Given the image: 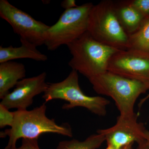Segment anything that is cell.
I'll return each instance as SVG.
<instances>
[{
  "mask_svg": "<svg viewBox=\"0 0 149 149\" xmlns=\"http://www.w3.org/2000/svg\"><path fill=\"white\" fill-rule=\"evenodd\" d=\"M47 106L44 103L31 110L15 111L14 121L12 126L4 131H1L0 137H9L8 143L3 149H14L16 148L19 139H39L46 133H56L72 137V128L68 123L58 125L54 119H50L46 116Z\"/></svg>",
  "mask_w": 149,
  "mask_h": 149,
  "instance_id": "cell-1",
  "label": "cell"
},
{
  "mask_svg": "<svg viewBox=\"0 0 149 149\" xmlns=\"http://www.w3.org/2000/svg\"><path fill=\"white\" fill-rule=\"evenodd\" d=\"M67 46L72 56L68 65L89 81L108 71L112 56L120 50L99 42L88 32Z\"/></svg>",
  "mask_w": 149,
  "mask_h": 149,
  "instance_id": "cell-2",
  "label": "cell"
},
{
  "mask_svg": "<svg viewBox=\"0 0 149 149\" xmlns=\"http://www.w3.org/2000/svg\"><path fill=\"white\" fill-rule=\"evenodd\" d=\"M89 81L96 93L113 99L121 116L136 114V101L149 90V83L128 79L109 71Z\"/></svg>",
  "mask_w": 149,
  "mask_h": 149,
  "instance_id": "cell-3",
  "label": "cell"
},
{
  "mask_svg": "<svg viewBox=\"0 0 149 149\" xmlns=\"http://www.w3.org/2000/svg\"><path fill=\"white\" fill-rule=\"evenodd\" d=\"M42 97L46 102L56 99L68 102L63 106V109L81 107L100 116L106 115L107 107L110 104L109 100L101 96L85 95L80 88L78 72L73 70L63 81L49 83Z\"/></svg>",
  "mask_w": 149,
  "mask_h": 149,
  "instance_id": "cell-4",
  "label": "cell"
},
{
  "mask_svg": "<svg viewBox=\"0 0 149 149\" xmlns=\"http://www.w3.org/2000/svg\"><path fill=\"white\" fill-rule=\"evenodd\" d=\"M88 32L105 45L120 50L128 49V35L118 20L113 1L104 0L93 5L89 15Z\"/></svg>",
  "mask_w": 149,
  "mask_h": 149,
  "instance_id": "cell-5",
  "label": "cell"
},
{
  "mask_svg": "<svg viewBox=\"0 0 149 149\" xmlns=\"http://www.w3.org/2000/svg\"><path fill=\"white\" fill-rule=\"evenodd\" d=\"M93 5L88 3L65 10L48 30L45 44L47 49L54 51L68 45L88 32L89 15Z\"/></svg>",
  "mask_w": 149,
  "mask_h": 149,
  "instance_id": "cell-6",
  "label": "cell"
},
{
  "mask_svg": "<svg viewBox=\"0 0 149 149\" xmlns=\"http://www.w3.org/2000/svg\"><path fill=\"white\" fill-rule=\"evenodd\" d=\"M0 16L10 24L20 39L37 47L45 45L49 26L36 20L7 0L0 1Z\"/></svg>",
  "mask_w": 149,
  "mask_h": 149,
  "instance_id": "cell-7",
  "label": "cell"
},
{
  "mask_svg": "<svg viewBox=\"0 0 149 149\" xmlns=\"http://www.w3.org/2000/svg\"><path fill=\"white\" fill-rule=\"evenodd\" d=\"M107 70L128 79L149 83V54L130 49L119 50L110 59Z\"/></svg>",
  "mask_w": 149,
  "mask_h": 149,
  "instance_id": "cell-8",
  "label": "cell"
},
{
  "mask_svg": "<svg viewBox=\"0 0 149 149\" xmlns=\"http://www.w3.org/2000/svg\"><path fill=\"white\" fill-rule=\"evenodd\" d=\"M146 130L143 123L138 121V115L124 116L119 115L116 123L111 127L99 129L97 133L104 136L107 145L117 149L140 143L145 141Z\"/></svg>",
  "mask_w": 149,
  "mask_h": 149,
  "instance_id": "cell-9",
  "label": "cell"
},
{
  "mask_svg": "<svg viewBox=\"0 0 149 149\" xmlns=\"http://www.w3.org/2000/svg\"><path fill=\"white\" fill-rule=\"evenodd\" d=\"M47 75L44 72L35 77L20 80L13 91L5 96L0 104L8 109L27 110L33 103L34 97L44 93L47 89L49 83L46 82Z\"/></svg>",
  "mask_w": 149,
  "mask_h": 149,
  "instance_id": "cell-10",
  "label": "cell"
},
{
  "mask_svg": "<svg viewBox=\"0 0 149 149\" xmlns=\"http://www.w3.org/2000/svg\"><path fill=\"white\" fill-rule=\"evenodd\" d=\"M116 15L124 32L128 35L137 32L145 19L128 1H113Z\"/></svg>",
  "mask_w": 149,
  "mask_h": 149,
  "instance_id": "cell-11",
  "label": "cell"
},
{
  "mask_svg": "<svg viewBox=\"0 0 149 149\" xmlns=\"http://www.w3.org/2000/svg\"><path fill=\"white\" fill-rule=\"evenodd\" d=\"M19 47L0 46V63L18 59H30L37 61H45L47 56L42 53L37 47L23 39H20Z\"/></svg>",
  "mask_w": 149,
  "mask_h": 149,
  "instance_id": "cell-12",
  "label": "cell"
},
{
  "mask_svg": "<svg viewBox=\"0 0 149 149\" xmlns=\"http://www.w3.org/2000/svg\"><path fill=\"white\" fill-rule=\"evenodd\" d=\"M26 68L20 63L9 61L0 63V99L2 100L26 76Z\"/></svg>",
  "mask_w": 149,
  "mask_h": 149,
  "instance_id": "cell-13",
  "label": "cell"
},
{
  "mask_svg": "<svg viewBox=\"0 0 149 149\" xmlns=\"http://www.w3.org/2000/svg\"><path fill=\"white\" fill-rule=\"evenodd\" d=\"M128 37V49L149 54V18L145 19L139 30Z\"/></svg>",
  "mask_w": 149,
  "mask_h": 149,
  "instance_id": "cell-14",
  "label": "cell"
},
{
  "mask_svg": "<svg viewBox=\"0 0 149 149\" xmlns=\"http://www.w3.org/2000/svg\"><path fill=\"white\" fill-rule=\"evenodd\" d=\"M105 141L104 136L97 133L88 137L83 141L76 139L61 141L56 149H97Z\"/></svg>",
  "mask_w": 149,
  "mask_h": 149,
  "instance_id": "cell-15",
  "label": "cell"
},
{
  "mask_svg": "<svg viewBox=\"0 0 149 149\" xmlns=\"http://www.w3.org/2000/svg\"><path fill=\"white\" fill-rule=\"evenodd\" d=\"M7 108L0 104V128L6 126L10 127L13 125L15 119V111L11 112Z\"/></svg>",
  "mask_w": 149,
  "mask_h": 149,
  "instance_id": "cell-16",
  "label": "cell"
},
{
  "mask_svg": "<svg viewBox=\"0 0 149 149\" xmlns=\"http://www.w3.org/2000/svg\"><path fill=\"white\" fill-rule=\"evenodd\" d=\"M129 1L145 19L149 18V0H129Z\"/></svg>",
  "mask_w": 149,
  "mask_h": 149,
  "instance_id": "cell-17",
  "label": "cell"
},
{
  "mask_svg": "<svg viewBox=\"0 0 149 149\" xmlns=\"http://www.w3.org/2000/svg\"><path fill=\"white\" fill-rule=\"evenodd\" d=\"M38 140V139H22L21 146L14 149H40Z\"/></svg>",
  "mask_w": 149,
  "mask_h": 149,
  "instance_id": "cell-18",
  "label": "cell"
},
{
  "mask_svg": "<svg viewBox=\"0 0 149 149\" xmlns=\"http://www.w3.org/2000/svg\"><path fill=\"white\" fill-rule=\"evenodd\" d=\"M61 6L65 10L73 8L77 6L74 0H65L62 2Z\"/></svg>",
  "mask_w": 149,
  "mask_h": 149,
  "instance_id": "cell-19",
  "label": "cell"
},
{
  "mask_svg": "<svg viewBox=\"0 0 149 149\" xmlns=\"http://www.w3.org/2000/svg\"><path fill=\"white\" fill-rule=\"evenodd\" d=\"M136 149H149V147L145 141L144 142L138 144V146Z\"/></svg>",
  "mask_w": 149,
  "mask_h": 149,
  "instance_id": "cell-20",
  "label": "cell"
},
{
  "mask_svg": "<svg viewBox=\"0 0 149 149\" xmlns=\"http://www.w3.org/2000/svg\"><path fill=\"white\" fill-rule=\"evenodd\" d=\"M149 99V93L147 95L146 97H144L143 99H141L139 102V108H141L142 107V106L147 101H148Z\"/></svg>",
  "mask_w": 149,
  "mask_h": 149,
  "instance_id": "cell-21",
  "label": "cell"
},
{
  "mask_svg": "<svg viewBox=\"0 0 149 149\" xmlns=\"http://www.w3.org/2000/svg\"><path fill=\"white\" fill-rule=\"evenodd\" d=\"M145 139L146 143L149 147V130H146L145 132Z\"/></svg>",
  "mask_w": 149,
  "mask_h": 149,
  "instance_id": "cell-22",
  "label": "cell"
},
{
  "mask_svg": "<svg viewBox=\"0 0 149 149\" xmlns=\"http://www.w3.org/2000/svg\"><path fill=\"white\" fill-rule=\"evenodd\" d=\"M132 145H130V146H127L124 147L121 149H117L114 147L110 145H107V147L106 149H132Z\"/></svg>",
  "mask_w": 149,
  "mask_h": 149,
  "instance_id": "cell-23",
  "label": "cell"
}]
</instances>
